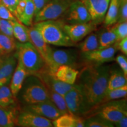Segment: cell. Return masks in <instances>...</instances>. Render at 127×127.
<instances>
[{"label":"cell","mask_w":127,"mask_h":127,"mask_svg":"<svg viewBox=\"0 0 127 127\" xmlns=\"http://www.w3.org/2000/svg\"><path fill=\"white\" fill-rule=\"evenodd\" d=\"M110 68L108 65H92L81 72L78 85L81 88L90 108L98 106L107 88Z\"/></svg>","instance_id":"1"},{"label":"cell","mask_w":127,"mask_h":127,"mask_svg":"<svg viewBox=\"0 0 127 127\" xmlns=\"http://www.w3.org/2000/svg\"><path fill=\"white\" fill-rule=\"evenodd\" d=\"M63 24L62 22L51 20L34 23L32 25L49 45L58 47H74L75 44L71 40L64 30Z\"/></svg>","instance_id":"2"},{"label":"cell","mask_w":127,"mask_h":127,"mask_svg":"<svg viewBox=\"0 0 127 127\" xmlns=\"http://www.w3.org/2000/svg\"><path fill=\"white\" fill-rule=\"evenodd\" d=\"M17 58L26 69L28 75H34L47 65L39 52L30 42L17 43Z\"/></svg>","instance_id":"3"},{"label":"cell","mask_w":127,"mask_h":127,"mask_svg":"<svg viewBox=\"0 0 127 127\" xmlns=\"http://www.w3.org/2000/svg\"><path fill=\"white\" fill-rule=\"evenodd\" d=\"M73 0H50L34 16L33 24L57 20L64 16Z\"/></svg>","instance_id":"4"},{"label":"cell","mask_w":127,"mask_h":127,"mask_svg":"<svg viewBox=\"0 0 127 127\" xmlns=\"http://www.w3.org/2000/svg\"><path fill=\"white\" fill-rule=\"evenodd\" d=\"M64 97L69 113L73 115L81 116L90 108L81 88L78 84H74V87Z\"/></svg>","instance_id":"5"},{"label":"cell","mask_w":127,"mask_h":127,"mask_svg":"<svg viewBox=\"0 0 127 127\" xmlns=\"http://www.w3.org/2000/svg\"><path fill=\"white\" fill-rule=\"evenodd\" d=\"M103 104V105H101L98 115L112 124L127 115L126 98L112 100Z\"/></svg>","instance_id":"6"},{"label":"cell","mask_w":127,"mask_h":127,"mask_svg":"<svg viewBox=\"0 0 127 127\" xmlns=\"http://www.w3.org/2000/svg\"><path fill=\"white\" fill-rule=\"evenodd\" d=\"M31 81L25 89L23 98L28 104L49 99L47 88L37 77L31 75Z\"/></svg>","instance_id":"7"},{"label":"cell","mask_w":127,"mask_h":127,"mask_svg":"<svg viewBox=\"0 0 127 127\" xmlns=\"http://www.w3.org/2000/svg\"><path fill=\"white\" fill-rule=\"evenodd\" d=\"M29 42L34 46L52 73L54 72V67L52 58V48L47 44L37 30L33 25L28 27Z\"/></svg>","instance_id":"8"},{"label":"cell","mask_w":127,"mask_h":127,"mask_svg":"<svg viewBox=\"0 0 127 127\" xmlns=\"http://www.w3.org/2000/svg\"><path fill=\"white\" fill-rule=\"evenodd\" d=\"M34 75L40 79L47 89L53 90L63 96H64L67 92L74 87V84L71 85L66 84L57 79L50 71L47 66Z\"/></svg>","instance_id":"9"},{"label":"cell","mask_w":127,"mask_h":127,"mask_svg":"<svg viewBox=\"0 0 127 127\" xmlns=\"http://www.w3.org/2000/svg\"><path fill=\"white\" fill-rule=\"evenodd\" d=\"M64 15L67 24H75L91 21L88 9L80 0H73Z\"/></svg>","instance_id":"10"},{"label":"cell","mask_w":127,"mask_h":127,"mask_svg":"<svg viewBox=\"0 0 127 127\" xmlns=\"http://www.w3.org/2000/svg\"><path fill=\"white\" fill-rule=\"evenodd\" d=\"M63 29L74 43H77L87 36L96 28V25L92 21L88 23L75 24H63Z\"/></svg>","instance_id":"11"},{"label":"cell","mask_w":127,"mask_h":127,"mask_svg":"<svg viewBox=\"0 0 127 127\" xmlns=\"http://www.w3.org/2000/svg\"><path fill=\"white\" fill-rule=\"evenodd\" d=\"M118 49L115 44L102 49L82 53L84 60L94 65H101L115 60V55Z\"/></svg>","instance_id":"12"},{"label":"cell","mask_w":127,"mask_h":127,"mask_svg":"<svg viewBox=\"0 0 127 127\" xmlns=\"http://www.w3.org/2000/svg\"><path fill=\"white\" fill-rule=\"evenodd\" d=\"M88 9L91 17V21L95 25L101 24L104 21L110 0H80Z\"/></svg>","instance_id":"13"},{"label":"cell","mask_w":127,"mask_h":127,"mask_svg":"<svg viewBox=\"0 0 127 127\" xmlns=\"http://www.w3.org/2000/svg\"><path fill=\"white\" fill-rule=\"evenodd\" d=\"M26 110L51 121L54 120L63 114L50 99L28 104Z\"/></svg>","instance_id":"14"},{"label":"cell","mask_w":127,"mask_h":127,"mask_svg":"<svg viewBox=\"0 0 127 127\" xmlns=\"http://www.w3.org/2000/svg\"><path fill=\"white\" fill-rule=\"evenodd\" d=\"M17 125L22 127H52V121L28 111L18 114Z\"/></svg>","instance_id":"15"},{"label":"cell","mask_w":127,"mask_h":127,"mask_svg":"<svg viewBox=\"0 0 127 127\" xmlns=\"http://www.w3.org/2000/svg\"><path fill=\"white\" fill-rule=\"evenodd\" d=\"M17 55H0V86L8 85L17 64Z\"/></svg>","instance_id":"16"},{"label":"cell","mask_w":127,"mask_h":127,"mask_svg":"<svg viewBox=\"0 0 127 127\" xmlns=\"http://www.w3.org/2000/svg\"><path fill=\"white\" fill-rule=\"evenodd\" d=\"M52 58L55 71L58 66L63 65H66L73 67V66L75 65L76 64L77 55L75 51L71 50H65V49L54 50L52 48Z\"/></svg>","instance_id":"17"},{"label":"cell","mask_w":127,"mask_h":127,"mask_svg":"<svg viewBox=\"0 0 127 127\" xmlns=\"http://www.w3.org/2000/svg\"><path fill=\"white\" fill-rule=\"evenodd\" d=\"M28 75V73L24 66H23L20 60H18L17 66L9 82L10 83L9 88L14 96H17V95L21 90L24 82Z\"/></svg>","instance_id":"18"},{"label":"cell","mask_w":127,"mask_h":127,"mask_svg":"<svg viewBox=\"0 0 127 127\" xmlns=\"http://www.w3.org/2000/svg\"><path fill=\"white\" fill-rule=\"evenodd\" d=\"M54 127H84L85 120L81 116L70 113L62 114L58 118L52 121Z\"/></svg>","instance_id":"19"},{"label":"cell","mask_w":127,"mask_h":127,"mask_svg":"<svg viewBox=\"0 0 127 127\" xmlns=\"http://www.w3.org/2000/svg\"><path fill=\"white\" fill-rule=\"evenodd\" d=\"M17 106H0V127H13L17 125L18 116Z\"/></svg>","instance_id":"20"},{"label":"cell","mask_w":127,"mask_h":127,"mask_svg":"<svg viewBox=\"0 0 127 127\" xmlns=\"http://www.w3.org/2000/svg\"><path fill=\"white\" fill-rule=\"evenodd\" d=\"M52 74L60 81L73 85L77 80L79 72L72 66L63 65L58 66Z\"/></svg>","instance_id":"21"},{"label":"cell","mask_w":127,"mask_h":127,"mask_svg":"<svg viewBox=\"0 0 127 127\" xmlns=\"http://www.w3.org/2000/svg\"><path fill=\"white\" fill-rule=\"evenodd\" d=\"M127 77L121 69L115 68L111 69L110 68L106 92L127 85Z\"/></svg>","instance_id":"22"},{"label":"cell","mask_w":127,"mask_h":127,"mask_svg":"<svg viewBox=\"0 0 127 127\" xmlns=\"http://www.w3.org/2000/svg\"><path fill=\"white\" fill-rule=\"evenodd\" d=\"M120 0H110L102 23L105 27H111L118 22Z\"/></svg>","instance_id":"23"},{"label":"cell","mask_w":127,"mask_h":127,"mask_svg":"<svg viewBox=\"0 0 127 127\" xmlns=\"http://www.w3.org/2000/svg\"><path fill=\"white\" fill-rule=\"evenodd\" d=\"M98 35L99 47L98 49L106 48L114 45L117 41L116 34L111 27H107Z\"/></svg>","instance_id":"24"},{"label":"cell","mask_w":127,"mask_h":127,"mask_svg":"<svg viewBox=\"0 0 127 127\" xmlns=\"http://www.w3.org/2000/svg\"><path fill=\"white\" fill-rule=\"evenodd\" d=\"M13 28V36L20 42H29L28 27L24 25L18 20L11 21Z\"/></svg>","instance_id":"25"},{"label":"cell","mask_w":127,"mask_h":127,"mask_svg":"<svg viewBox=\"0 0 127 127\" xmlns=\"http://www.w3.org/2000/svg\"><path fill=\"white\" fill-rule=\"evenodd\" d=\"M35 7L32 1L31 0H26L25 8L17 20L26 26L31 27L33 25Z\"/></svg>","instance_id":"26"},{"label":"cell","mask_w":127,"mask_h":127,"mask_svg":"<svg viewBox=\"0 0 127 127\" xmlns=\"http://www.w3.org/2000/svg\"><path fill=\"white\" fill-rule=\"evenodd\" d=\"M17 48L14 36H7L0 32V55L11 54Z\"/></svg>","instance_id":"27"},{"label":"cell","mask_w":127,"mask_h":127,"mask_svg":"<svg viewBox=\"0 0 127 127\" xmlns=\"http://www.w3.org/2000/svg\"><path fill=\"white\" fill-rule=\"evenodd\" d=\"M16 96L12 94L8 85L0 86V106L11 107L17 106Z\"/></svg>","instance_id":"28"},{"label":"cell","mask_w":127,"mask_h":127,"mask_svg":"<svg viewBox=\"0 0 127 127\" xmlns=\"http://www.w3.org/2000/svg\"><path fill=\"white\" fill-rule=\"evenodd\" d=\"M79 47L82 53L97 50L99 47L98 35L96 33H90L85 40L80 44Z\"/></svg>","instance_id":"29"},{"label":"cell","mask_w":127,"mask_h":127,"mask_svg":"<svg viewBox=\"0 0 127 127\" xmlns=\"http://www.w3.org/2000/svg\"><path fill=\"white\" fill-rule=\"evenodd\" d=\"M127 94V85L124 86L114 89V90H111V91L106 92L105 94L104 97H103L102 101L99 103L100 105L104 104V103L108 102V101H112V100L121 99V98H126Z\"/></svg>","instance_id":"30"},{"label":"cell","mask_w":127,"mask_h":127,"mask_svg":"<svg viewBox=\"0 0 127 127\" xmlns=\"http://www.w3.org/2000/svg\"><path fill=\"white\" fill-rule=\"evenodd\" d=\"M48 93L49 99H50L56 107L60 111L62 114L69 113V111L66 107L65 101L63 95L58 94L53 90L47 89Z\"/></svg>","instance_id":"31"},{"label":"cell","mask_w":127,"mask_h":127,"mask_svg":"<svg viewBox=\"0 0 127 127\" xmlns=\"http://www.w3.org/2000/svg\"><path fill=\"white\" fill-rule=\"evenodd\" d=\"M85 127H114V125L109 121L99 115L90 117L85 120Z\"/></svg>","instance_id":"32"},{"label":"cell","mask_w":127,"mask_h":127,"mask_svg":"<svg viewBox=\"0 0 127 127\" xmlns=\"http://www.w3.org/2000/svg\"><path fill=\"white\" fill-rule=\"evenodd\" d=\"M111 27L116 34L117 41L127 37V21L117 23L112 25Z\"/></svg>","instance_id":"33"},{"label":"cell","mask_w":127,"mask_h":127,"mask_svg":"<svg viewBox=\"0 0 127 127\" xmlns=\"http://www.w3.org/2000/svg\"><path fill=\"white\" fill-rule=\"evenodd\" d=\"M0 32L7 36H13L11 21L0 19Z\"/></svg>","instance_id":"34"},{"label":"cell","mask_w":127,"mask_h":127,"mask_svg":"<svg viewBox=\"0 0 127 127\" xmlns=\"http://www.w3.org/2000/svg\"><path fill=\"white\" fill-rule=\"evenodd\" d=\"M127 21V0H120L119 18L117 23Z\"/></svg>","instance_id":"35"},{"label":"cell","mask_w":127,"mask_h":127,"mask_svg":"<svg viewBox=\"0 0 127 127\" xmlns=\"http://www.w3.org/2000/svg\"><path fill=\"white\" fill-rule=\"evenodd\" d=\"M0 19L9 21L17 20L13 14L1 2H0Z\"/></svg>","instance_id":"36"},{"label":"cell","mask_w":127,"mask_h":127,"mask_svg":"<svg viewBox=\"0 0 127 127\" xmlns=\"http://www.w3.org/2000/svg\"><path fill=\"white\" fill-rule=\"evenodd\" d=\"M115 61L123 71L125 76L127 77V60L126 55H118L115 58Z\"/></svg>","instance_id":"37"},{"label":"cell","mask_w":127,"mask_h":127,"mask_svg":"<svg viewBox=\"0 0 127 127\" xmlns=\"http://www.w3.org/2000/svg\"><path fill=\"white\" fill-rule=\"evenodd\" d=\"M19 0H0V2L4 5L14 15L15 11Z\"/></svg>","instance_id":"38"},{"label":"cell","mask_w":127,"mask_h":127,"mask_svg":"<svg viewBox=\"0 0 127 127\" xmlns=\"http://www.w3.org/2000/svg\"><path fill=\"white\" fill-rule=\"evenodd\" d=\"M116 47L125 55H127V37L116 42Z\"/></svg>","instance_id":"39"},{"label":"cell","mask_w":127,"mask_h":127,"mask_svg":"<svg viewBox=\"0 0 127 127\" xmlns=\"http://www.w3.org/2000/svg\"><path fill=\"white\" fill-rule=\"evenodd\" d=\"M31 1L34 5L35 15L50 0H31Z\"/></svg>","instance_id":"40"},{"label":"cell","mask_w":127,"mask_h":127,"mask_svg":"<svg viewBox=\"0 0 127 127\" xmlns=\"http://www.w3.org/2000/svg\"><path fill=\"white\" fill-rule=\"evenodd\" d=\"M114 127H127V115L124 116L123 118H121L118 121L114 123Z\"/></svg>","instance_id":"41"},{"label":"cell","mask_w":127,"mask_h":127,"mask_svg":"<svg viewBox=\"0 0 127 127\" xmlns=\"http://www.w3.org/2000/svg\"></svg>","instance_id":"42"}]
</instances>
